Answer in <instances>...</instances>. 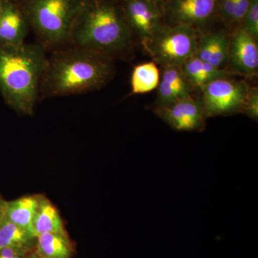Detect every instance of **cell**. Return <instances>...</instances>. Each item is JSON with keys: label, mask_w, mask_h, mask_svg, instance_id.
<instances>
[{"label": "cell", "mask_w": 258, "mask_h": 258, "mask_svg": "<svg viewBox=\"0 0 258 258\" xmlns=\"http://www.w3.org/2000/svg\"><path fill=\"white\" fill-rule=\"evenodd\" d=\"M113 59L82 47L52 51L40 82V99L75 96L97 91L111 81Z\"/></svg>", "instance_id": "obj_1"}, {"label": "cell", "mask_w": 258, "mask_h": 258, "mask_svg": "<svg viewBox=\"0 0 258 258\" xmlns=\"http://www.w3.org/2000/svg\"><path fill=\"white\" fill-rule=\"evenodd\" d=\"M47 60L46 50L37 42L0 46V94L18 114L33 113Z\"/></svg>", "instance_id": "obj_2"}, {"label": "cell", "mask_w": 258, "mask_h": 258, "mask_svg": "<svg viewBox=\"0 0 258 258\" xmlns=\"http://www.w3.org/2000/svg\"><path fill=\"white\" fill-rule=\"evenodd\" d=\"M132 34L123 10L111 0H84L73 25L69 45L113 59L128 50Z\"/></svg>", "instance_id": "obj_3"}, {"label": "cell", "mask_w": 258, "mask_h": 258, "mask_svg": "<svg viewBox=\"0 0 258 258\" xmlns=\"http://www.w3.org/2000/svg\"><path fill=\"white\" fill-rule=\"evenodd\" d=\"M84 0H25L29 26L47 51L69 45L70 35Z\"/></svg>", "instance_id": "obj_4"}, {"label": "cell", "mask_w": 258, "mask_h": 258, "mask_svg": "<svg viewBox=\"0 0 258 258\" xmlns=\"http://www.w3.org/2000/svg\"><path fill=\"white\" fill-rule=\"evenodd\" d=\"M200 34V30L190 27L162 24L142 44L161 67L181 66L196 55Z\"/></svg>", "instance_id": "obj_5"}, {"label": "cell", "mask_w": 258, "mask_h": 258, "mask_svg": "<svg viewBox=\"0 0 258 258\" xmlns=\"http://www.w3.org/2000/svg\"><path fill=\"white\" fill-rule=\"evenodd\" d=\"M249 86L230 77L212 81L202 89L205 118L242 113Z\"/></svg>", "instance_id": "obj_6"}, {"label": "cell", "mask_w": 258, "mask_h": 258, "mask_svg": "<svg viewBox=\"0 0 258 258\" xmlns=\"http://www.w3.org/2000/svg\"><path fill=\"white\" fill-rule=\"evenodd\" d=\"M219 0H167L163 16L171 25H183L196 30L203 28L218 17Z\"/></svg>", "instance_id": "obj_7"}, {"label": "cell", "mask_w": 258, "mask_h": 258, "mask_svg": "<svg viewBox=\"0 0 258 258\" xmlns=\"http://www.w3.org/2000/svg\"><path fill=\"white\" fill-rule=\"evenodd\" d=\"M154 112L174 130L203 132L205 128V113L201 100L192 96L166 106H155Z\"/></svg>", "instance_id": "obj_8"}, {"label": "cell", "mask_w": 258, "mask_h": 258, "mask_svg": "<svg viewBox=\"0 0 258 258\" xmlns=\"http://www.w3.org/2000/svg\"><path fill=\"white\" fill-rule=\"evenodd\" d=\"M227 69L235 75L254 77L258 72L257 39L242 28L230 35Z\"/></svg>", "instance_id": "obj_9"}, {"label": "cell", "mask_w": 258, "mask_h": 258, "mask_svg": "<svg viewBox=\"0 0 258 258\" xmlns=\"http://www.w3.org/2000/svg\"><path fill=\"white\" fill-rule=\"evenodd\" d=\"M122 8L132 33L145 41L162 25L163 10L150 0H125Z\"/></svg>", "instance_id": "obj_10"}, {"label": "cell", "mask_w": 258, "mask_h": 258, "mask_svg": "<svg viewBox=\"0 0 258 258\" xmlns=\"http://www.w3.org/2000/svg\"><path fill=\"white\" fill-rule=\"evenodd\" d=\"M29 24L21 6L13 0H5L0 11V46H15L24 43Z\"/></svg>", "instance_id": "obj_11"}, {"label": "cell", "mask_w": 258, "mask_h": 258, "mask_svg": "<svg viewBox=\"0 0 258 258\" xmlns=\"http://www.w3.org/2000/svg\"><path fill=\"white\" fill-rule=\"evenodd\" d=\"M156 106H166L192 96L190 86L180 66L161 67Z\"/></svg>", "instance_id": "obj_12"}, {"label": "cell", "mask_w": 258, "mask_h": 258, "mask_svg": "<svg viewBox=\"0 0 258 258\" xmlns=\"http://www.w3.org/2000/svg\"><path fill=\"white\" fill-rule=\"evenodd\" d=\"M230 35L222 30L200 34L196 55L220 69H227Z\"/></svg>", "instance_id": "obj_13"}, {"label": "cell", "mask_w": 258, "mask_h": 258, "mask_svg": "<svg viewBox=\"0 0 258 258\" xmlns=\"http://www.w3.org/2000/svg\"><path fill=\"white\" fill-rule=\"evenodd\" d=\"M180 67L193 90L198 88L202 90L215 80L235 76L228 70L215 67L196 55L186 60Z\"/></svg>", "instance_id": "obj_14"}, {"label": "cell", "mask_w": 258, "mask_h": 258, "mask_svg": "<svg viewBox=\"0 0 258 258\" xmlns=\"http://www.w3.org/2000/svg\"><path fill=\"white\" fill-rule=\"evenodd\" d=\"M33 228L37 237L45 233L67 235L58 210L42 195H39L38 203L33 219Z\"/></svg>", "instance_id": "obj_15"}, {"label": "cell", "mask_w": 258, "mask_h": 258, "mask_svg": "<svg viewBox=\"0 0 258 258\" xmlns=\"http://www.w3.org/2000/svg\"><path fill=\"white\" fill-rule=\"evenodd\" d=\"M39 195H28L8 201L5 219L25 229L37 237L33 228V219L38 203Z\"/></svg>", "instance_id": "obj_16"}, {"label": "cell", "mask_w": 258, "mask_h": 258, "mask_svg": "<svg viewBox=\"0 0 258 258\" xmlns=\"http://www.w3.org/2000/svg\"><path fill=\"white\" fill-rule=\"evenodd\" d=\"M160 76V70L154 61L137 64L131 76L132 94H144L157 89Z\"/></svg>", "instance_id": "obj_17"}, {"label": "cell", "mask_w": 258, "mask_h": 258, "mask_svg": "<svg viewBox=\"0 0 258 258\" xmlns=\"http://www.w3.org/2000/svg\"><path fill=\"white\" fill-rule=\"evenodd\" d=\"M36 239L28 231L6 219L0 223V249L16 248L29 252Z\"/></svg>", "instance_id": "obj_18"}, {"label": "cell", "mask_w": 258, "mask_h": 258, "mask_svg": "<svg viewBox=\"0 0 258 258\" xmlns=\"http://www.w3.org/2000/svg\"><path fill=\"white\" fill-rule=\"evenodd\" d=\"M36 253L45 258H71L73 247L67 235L45 233L37 236Z\"/></svg>", "instance_id": "obj_19"}, {"label": "cell", "mask_w": 258, "mask_h": 258, "mask_svg": "<svg viewBox=\"0 0 258 258\" xmlns=\"http://www.w3.org/2000/svg\"><path fill=\"white\" fill-rule=\"evenodd\" d=\"M240 28L258 40V0H252Z\"/></svg>", "instance_id": "obj_20"}, {"label": "cell", "mask_w": 258, "mask_h": 258, "mask_svg": "<svg viewBox=\"0 0 258 258\" xmlns=\"http://www.w3.org/2000/svg\"><path fill=\"white\" fill-rule=\"evenodd\" d=\"M242 113L247 115L252 119L257 120L258 118V89L256 87L249 86L248 93Z\"/></svg>", "instance_id": "obj_21"}, {"label": "cell", "mask_w": 258, "mask_h": 258, "mask_svg": "<svg viewBox=\"0 0 258 258\" xmlns=\"http://www.w3.org/2000/svg\"><path fill=\"white\" fill-rule=\"evenodd\" d=\"M252 0H234L233 15H232V27L239 28L242 25L246 13L250 6Z\"/></svg>", "instance_id": "obj_22"}, {"label": "cell", "mask_w": 258, "mask_h": 258, "mask_svg": "<svg viewBox=\"0 0 258 258\" xmlns=\"http://www.w3.org/2000/svg\"><path fill=\"white\" fill-rule=\"evenodd\" d=\"M27 251L16 248H4L0 249V258H25Z\"/></svg>", "instance_id": "obj_23"}, {"label": "cell", "mask_w": 258, "mask_h": 258, "mask_svg": "<svg viewBox=\"0 0 258 258\" xmlns=\"http://www.w3.org/2000/svg\"><path fill=\"white\" fill-rule=\"evenodd\" d=\"M7 205H8V201H6V200L0 195V223L5 219Z\"/></svg>", "instance_id": "obj_24"}, {"label": "cell", "mask_w": 258, "mask_h": 258, "mask_svg": "<svg viewBox=\"0 0 258 258\" xmlns=\"http://www.w3.org/2000/svg\"><path fill=\"white\" fill-rule=\"evenodd\" d=\"M150 1H152L154 2V3H157V5H159V6L162 8L163 10V7H164V5H165V3L166 2H167V0H150Z\"/></svg>", "instance_id": "obj_25"}, {"label": "cell", "mask_w": 258, "mask_h": 258, "mask_svg": "<svg viewBox=\"0 0 258 258\" xmlns=\"http://www.w3.org/2000/svg\"><path fill=\"white\" fill-rule=\"evenodd\" d=\"M28 258H45L42 257L41 256L39 255V254H37L36 252L35 253L31 254V255Z\"/></svg>", "instance_id": "obj_26"}, {"label": "cell", "mask_w": 258, "mask_h": 258, "mask_svg": "<svg viewBox=\"0 0 258 258\" xmlns=\"http://www.w3.org/2000/svg\"><path fill=\"white\" fill-rule=\"evenodd\" d=\"M5 0H0V11H1L2 8H3V3H4Z\"/></svg>", "instance_id": "obj_27"}, {"label": "cell", "mask_w": 258, "mask_h": 258, "mask_svg": "<svg viewBox=\"0 0 258 258\" xmlns=\"http://www.w3.org/2000/svg\"><path fill=\"white\" fill-rule=\"evenodd\" d=\"M13 1L15 2V3H19V2H21V3H23V2L25 1V0H13Z\"/></svg>", "instance_id": "obj_28"}, {"label": "cell", "mask_w": 258, "mask_h": 258, "mask_svg": "<svg viewBox=\"0 0 258 258\" xmlns=\"http://www.w3.org/2000/svg\"><path fill=\"white\" fill-rule=\"evenodd\" d=\"M123 1H125V0H123Z\"/></svg>", "instance_id": "obj_29"}]
</instances>
